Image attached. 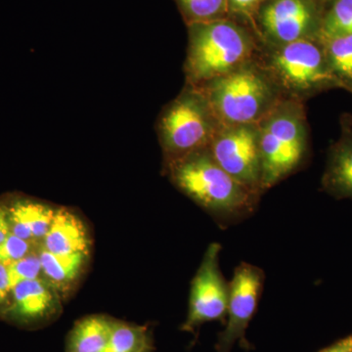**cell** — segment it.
I'll list each match as a JSON object with an SVG mask.
<instances>
[{
    "instance_id": "obj_4",
    "label": "cell",
    "mask_w": 352,
    "mask_h": 352,
    "mask_svg": "<svg viewBox=\"0 0 352 352\" xmlns=\"http://www.w3.org/2000/svg\"><path fill=\"white\" fill-rule=\"evenodd\" d=\"M217 120L226 126L254 124L268 113L274 91L263 74L243 66L201 87Z\"/></svg>"
},
{
    "instance_id": "obj_5",
    "label": "cell",
    "mask_w": 352,
    "mask_h": 352,
    "mask_svg": "<svg viewBox=\"0 0 352 352\" xmlns=\"http://www.w3.org/2000/svg\"><path fill=\"white\" fill-rule=\"evenodd\" d=\"M261 189L270 188L302 162L307 133L300 109L280 106L267 113L258 127Z\"/></svg>"
},
{
    "instance_id": "obj_11",
    "label": "cell",
    "mask_w": 352,
    "mask_h": 352,
    "mask_svg": "<svg viewBox=\"0 0 352 352\" xmlns=\"http://www.w3.org/2000/svg\"><path fill=\"white\" fill-rule=\"evenodd\" d=\"M261 23L278 43H293L307 36L314 13L307 0H272L263 8Z\"/></svg>"
},
{
    "instance_id": "obj_15",
    "label": "cell",
    "mask_w": 352,
    "mask_h": 352,
    "mask_svg": "<svg viewBox=\"0 0 352 352\" xmlns=\"http://www.w3.org/2000/svg\"><path fill=\"white\" fill-rule=\"evenodd\" d=\"M113 319L104 315H89L76 321L69 331L66 352H106Z\"/></svg>"
},
{
    "instance_id": "obj_19",
    "label": "cell",
    "mask_w": 352,
    "mask_h": 352,
    "mask_svg": "<svg viewBox=\"0 0 352 352\" xmlns=\"http://www.w3.org/2000/svg\"><path fill=\"white\" fill-rule=\"evenodd\" d=\"M326 38L352 36V0H337L324 21Z\"/></svg>"
},
{
    "instance_id": "obj_6",
    "label": "cell",
    "mask_w": 352,
    "mask_h": 352,
    "mask_svg": "<svg viewBox=\"0 0 352 352\" xmlns=\"http://www.w3.org/2000/svg\"><path fill=\"white\" fill-rule=\"evenodd\" d=\"M207 149L237 182L256 193L261 190L258 127L254 124L226 126L215 133Z\"/></svg>"
},
{
    "instance_id": "obj_12",
    "label": "cell",
    "mask_w": 352,
    "mask_h": 352,
    "mask_svg": "<svg viewBox=\"0 0 352 352\" xmlns=\"http://www.w3.org/2000/svg\"><path fill=\"white\" fill-rule=\"evenodd\" d=\"M55 254H89L91 239L83 220L68 208H56L50 231L41 244Z\"/></svg>"
},
{
    "instance_id": "obj_22",
    "label": "cell",
    "mask_w": 352,
    "mask_h": 352,
    "mask_svg": "<svg viewBox=\"0 0 352 352\" xmlns=\"http://www.w3.org/2000/svg\"><path fill=\"white\" fill-rule=\"evenodd\" d=\"M32 244L10 233L0 245V263L8 267L9 265L24 258L32 252Z\"/></svg>"
},
{
    "instance_id": "obj_20",
    "label": "cell",
    "mask_w": 352,
    "mask_h": 352,
    "mask_svg": "<svg viewBox=\"0 0 352 352\" xmlns=\"http://www.w3.org/2000/svg\"><path fill=\"white\" fill-rule=\"evenodd\" d=\"M328 52L333 69L352 80V36L328 38Z\"/></svg>"
},
{
    "instance_id": "obj_23",
    "label": "cell",
    "mask_w": 352,
    "mask_h": 352,
    "mask_svg": "<svg viewBox=\"0 0 352 352\" xmlns=\"http://www.w3.org/2000/svg\"><path fill=\"white\" fill-rule=\"evenodd\" d=\"M12 285L9 276L8 267L0 263V305H4L10 298Z\"/></svg>"
},
{
    "instance_id": "obj_3",
    "label": "cell",
    "mask_w": 352,
    "mask_h": 352,
    "mask_svg": "<svg viewBox=\"0 0 352 352\" xmlns=\"http://www.w3.org/2000/svg\"><path fill=\"white\" fill-rule=\"evenodd\" d=\"M217 124L205 95L188 85L164 109L157 122L166 166L207 148L219 131Z\"/></svg>"
},
{
    "instance_id": "obj_10",
    "label": "cell",
    "mask_w": 352,
    "mask_h": 352,
    "mask_svg": "<svg viewBox=\"0 0 352 352\" xmlns=\"http://www.w3.org/2000/svg\"><path fill=\"white\" fill-rule=\"evenodd\" d=\"M10 298L2 314L9 321L19 325L45 324L61 312V296L43 278L15 285Z\"/></svg>"
},
{
    "instance_id": "obj_18",
    "label": "cell",
    "mask_w": 352,
    "mask_h": 352,
    "mask_svg": "<svg viewBox=\"0 0 352 352\" xmlns=\"http://www.w3.org/2000/svg\"><path fill=\"white\" fill-rule=\"evenodd\" d=\"M189 24L220 19L228 8L227 0H177Z\"/></svg>"
},
{
    "instance_id": "obj_7",
    "label": "cell",
    "mask_w": 352,
    "mask_h": 352,
    "mask_svg": "<svg viewBox=\"0 0 352 352\" xmlns=\"http://www.w3.org/2000/svg\"><path fill=\"white\" fill-rule=\"evenodd\" d=\"M221 247L212 243L191 285L189 309L182 326L185 332H193L201 324L223 318L228 308L230 287L219 267Z\"/></svg>"
},
{
    "instance_id": "obj_13",
    "label": "cell",
    "mask_w": 352,
    "mask_h": 352,
    "mask_svg": "<svg viewBox=\"0 0 352 352\" xmlns=\"http://www.w3.org/2000/svg\"><path fill=\"white\" fill-rule=\"evenodd\" d=\"M10 231L29 242H43L50 231L56 208L39 201L17 200L7 206Z\"/></svg>"
},
{
    "instance_id": "obj_25",
    "label": "cell",
    "mask_w": 352,
    "mask_h": 352,
    "mask_svg": "<svg viewBox=\"0 0 352 352\" xmlns=\"http://www.w3.org/2000/svg\"><path fill=\"white\" fill-rule=\"evenodd\" d=\"M10 233V224H9L7 206L0 205V245L3 243V241L6 239L7 236Z\"/></svg>"
},
{
    "instance_id": "obj_8",
    "label": "cell",
    "mask_w": 352,
    "mask_h": 352,
    "mask_svg": "<svg viewBox=\"0 0 352 352\" xmlns=\"http://www.w3.org/2000/svg\"><path fill=\"white\" fill-rule=\"evenodd\" d=\"M263 271L249 263H241L229 283L228 308L226 327L219 333L215 351L230 352L236 342L249 347L245 331L258 307L263 291Z\"/></svg>"
},
{
    "instance_id": "obj_24",
    "label": "cell",
    "mask_w": 352,
    "mask_h": 352,
    "mask_svg": "<svg viewBox=\"0 0 352 352\" xmlns=\"http://www.w3.org/2000/svg\"><path fill=\"white\" fill-rule=\"evenodd\" d=\"M228 6L237 12L249 14L256 10L263 0H227Z\"/></svg>"
},
{
    "instance_id": "obj_26",
    "label": "cell",
    "mask_w": 352,
    "mask_h": 352,
    "mask_svg": "<svg viewBox=\"0 0 352 352\" xmlns=\"http://www.w3.org/2000/svg\"><path fill=\"white\" fill-rule=\"evenodd\" d=\"M320 352H352V336L339 340Z\"/></svg>"
},
{
    "instance_id": "obj_1",
    "label": "cell",
    "mask_w": 352,
    "mask_h": 352,
    "mask_svg": "<svg viewBox=\"0 0 352 352\" xmlns=\"http://www.w3.org/2000/svg\"><path fill=\"white\" fill-rule=\"evenodd\" d=\"M166 166L180 191L219 219H239L254 210L258 193L227 173L207 148Z\"/></svg>"
},
{
    "instance_id": "obj_21",
    "label": "cell",
    "mask_w": 352,
    "mask_h": 352,
    "mask_svg": "<svg viewBox=\"0 0 352 352\" xmlns=\"http://www.w3.org/2000/svg\"><path fill=\"white\" fill-rule=\"evenodd\" d=\"M9 276H10L12 288L15 285L23 281L36 280L43 278L41 259H39L38 250L36 252H31L24 258L16 261L8 266Z\"/></svg>"
},
{
    "instance_id": "obj_2",
    "label": "cell",
    "mask_w": 352,
    "mask_h": 352,
    "mask_svg": "<svg viewBox=\"0 0 352 352\" xmlns=\"http://www.w3.org/2000/svg\"><path fill=\"white\" fill-rule=\"evenodd\" d=\"M252 53L251 39L229 21L190 24L187 82L194 87H203L245 66Z\"/></svg>"
},
{
    "instance_id": "obj_14",
    "label": "cell",
    "mask_w": 352,
    "mask_h": 352,
    "mask_svg": "<svg viewBox=\"0 0 352 352\" xmlns=\"http://www.w3.org/2000/svg\"><path fill=\"white\" fill-rule=\"evenodd\" d=\"M38 256L43 279L60 296L72 291L85 272L88 261V254L85 252L55 254L46 251L41 245H39Z\"/></svg>"
},
{
    "instance_id": "obj_9",
    "label": "cell",
    "mask_w": 352,
    "mask_h": 352,
    "mask_svg": "<svg viewBox=\"0 0 352 352\" xmlns=\"http://www.w3.org/2000/svg\"><path fill=\"white\" fill-rule=\"evenodd\" d=\"M273 68L282 82L296 90H307L331 80L323 55L307 38L282 44L273 55Z\"/></svg>"
},
{
    "instance_id": "obj_17",
    "label": "cell",
    "mask_w": 352,
    "mask_h": 352,
    "mask_svg": "<svg viewBox=\"0 0 352 352\" xmlns=\"http://www.w3.org/2000/svg\"><path fill=\"white\" fill-rule=\"evenodd\" d=\"M329 186L340 195L352 197V142L340 146L328 171Z\"/></svg>"
},
{
    "instance_id": "obj_16",
    "label": "cell",
    "mask_w": 352,
    "mask_h": 352,
    "mask_svg": "<svg viewBox=\"0 0 352 352\" xmlns=\"http://www.w3.org/2000/svg\"><path fill=\"white\" fill-rule=\"evenodd\" d=\"M106 352H152L148 329L113 319Z\"/></svg>"
}]
</instances>
